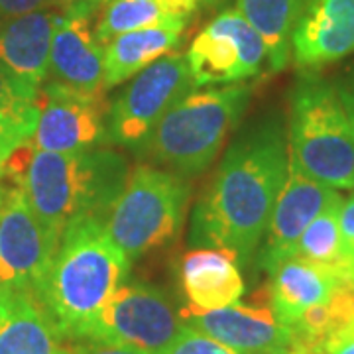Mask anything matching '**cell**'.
<instances>
[{
    "label": "cell",
    "mask_w": 354,
    "mask_h": 354,
    "mask_svg": "<svg viewBox=\"0 0 354 354\" xmlns=\"http://www.w3.org/2000/svg\"><path fill=\"white\" fill-rule=\"evenodd\" d=\"M288 171V146L276 120L236 140L193 213L191 242L252 258L264 239Z\"/></svg>",
    "instance_id": "obj_1"
},
{
    "label": "cell",
    "mask_w": 354,
    "mask_h": 354,
    "mask_svg": "<svg viewBox=\"0 0 354 354\" xmlns=\"http://www.w3.org/2000/svg\"><path fill=\"white\" fill-rule=\"evenodd\" d=\"M130 260L99 216H77L65 228L38 301L65 341H81L88 323L128 278Z\"/></svg>",
    "instance_id": "obj_2"
},
{
    "label": "cell",
    "mask_w": 354,
    "mask_h": 354,
    "mask_svg": "<svg viewBox=\"0 0 354 354\" xmlns=\"http://www.w3.org/2000/svg\"><path fill=\"white\" fill-rule=\"evenodd\" d=\"M128 177L124 160L111 150L48 152L32 156L22 177V193L41 227L59 244L77 216L104 218Z\"/></svg>",
    "instance_id": "obj_3"
},
{
    "label": "cell",
    "mask_w": 354,
    "mask_h": 354,
    "mask_svg": "<svg viewBox=\"0 0 354 354\" xmlns=\"http://www.w3.org/2000/svg\"><path fill=\"white\" fill-rule=\"evenodd\" d=\"M248 102L246 85L193 88L164 114L136 152L176 176H199L239 127Z\"/></svg>",
    "instance_id": "obj_4"
},
{
    "label": "cell",
    "mask_w": 354,
    "mask_h": 354,
    "mask_svg": "<svg viewBox=\"0 0 354 354\" xmlns=\"http://www.w3.org/2000/svg\"><path fill=\"white\" fill-rule=\"evenodd\" d=\"M288 153L319 183L354 189V130L339 88L315 77L293 88Z\"/></svg>",
    "instance_id": "obj_5"
},
{
    "label": "cell",
    "mask_w": 354,
    "mask_h": 354,
    "mask_svg": "<svg viewBox=\"0 0 354 354\" xmlns=\"http://www.w3.org/2000/svg\"><path fill=\"white\" fill-rule=\"evenodd\" d=\"M189 195L185 177L156 165H138L102 218L104 230L132 262L176 239Z\"/></svg>",
    "instance_id": "obj_6"
},
{
    "label": "cell",
    "mask_w": 354,
    "mask_h": 354,
    "mask_svg": "<svg viewBox=\"0 0 354 354\" xmlns=\"http://www.w3.org/2000/svg\"><path fill=\"white\" fill-rule=\"evenodd\" d=\"M183 325L179 311L160 288L144 281H124L88 323L81 341L162 354L176 341Z\"/></svg>",
    "instance_id": "obj_7"
},
{
    "label": "cell",
    "mask_w": 354,
    "mask_h": 354,
    "mask_svg": "<svg viewBox=\"0 0 354 354\" xmlns=\"http://www.w3.org/2000/svg\"><path fill=\"white\" fill-rule=\"evenodd\" d=\"M195 88L187 55L167 53L142 69L113 102L109 136L122 146L138 148L164 114Z\"/></svg>",
    "instance_id": "obj_8"
},
{
    "label": "cell",
    "mask_w": 354,
    "mask_h": 354,
    "mask_svg": "<svg viewBox=\"0 0 354 354\" xmlns=\"http://www.w3.org/2000/svg\"><path fill=\"white\" fill-rule=\"evenodd\" d=\"M268 59L264 39L239 10H225L191 44L187 62L195 87L232 85L258 75Z\"/></svg>",
    "instance_id": "obj_9"
},
{
    "label": "cell",
    "mask_w": 354,
    "mask_h": 354,
    "mask_svg": "<svg viewBox=\"0 0 354 354\" xmlns=\"http://www.w3.org/2000/svg\"><path fill=\"white\" fill-rule=\"evenodd\" d=\"M57 246L32 213L22 187H12L0 211V295H38Z\"/></svg>",
    "instance_id": "obj_10"
},
{
    "label": "cell",
    "mask_w": 354,
    "mask_h": 354,
    "mask_svg": "<svg viewBox=\"0 0 354 354\" xmlns=\"http://www.w3.org/2000/svg\"><path fill=\"white\" fill-rule=\"evenodd\" d=\"M104 97L46 81L38 91V122L32 142L48 152H85L104 138Z\"/></svg>",
    "instance_id": "obj_11"
},
{
    "label": "cell",
    "mask_w": 354,
    "mask_h": 354,
    "mask_svg": "<svg viewBox=\"0 0 354 354\" xmlns=\"http://www.w3.org/2000/svg\"><path fill=\"white\" fill-rule=\"evenodd\" d=\"M342 201L341 193L307 176L288 153V171L279 189L264 234L260 264L270 270L279 260L293 256L304 230L333 203Z\"/></svg>",
    "instance_id": "obj_12"
},
{
    "label": "cell",
    "mask_w": 354,
    "mask_h": 354,
    "mask_svg": "<svg viewBox=\"0 0 354 354\" xmlns=\"http://www.w3.org/2000/svg\"><path fill=\"white\" fill-rule=\"evenodd\" d=\"M93 14L97 10L85 4L62 6L51 39L48 81L104 97V48L95 38Z\"/></svg>",
    "instance_id": "obj_13"
},
{
    "label": "cell",
    "mask_w": 354,
    "mask_h": 354,
    "mask_svg": "<svg viewBox=\"0 0 354 354\" xmlns=\"http://www.w3.org/2000/svg\"><path fill=\"white\" fill-rule=\"evenodd\" d=\"M187 327L201 330L241 354H264L286 348L290 329L279 321L270 301L266 304H232L215 311L185 307L179 311Z\"/></svg>",
    "instance_id": "obj_14"
},
{
    "label": "cell",
    "mask_w": 354,
    "mask_h": 354,
    "mask_svg": "<svg viewBox=\"0 0 354 354\" xmlns=\"http://www.w3.org/2000/svg\"><path fill=\"white\" fill-rule=\"evenodd\" d=\"M293 62L317 69L354 53V0H309L291 36Z\"/></svg>",
    "instance_id": "obj_15"
},
{
    "label": "cell",
    "mask_w": 354,
    "mask_h": 354,
    "mask_svg": "<svg viewBox=\"0 0 354 354\" xmlns=\"http://www.w3.org/2000/svg\"><path fill=\"white\" fill-rule=\"evenodd\" d=\"M179 281L189 307L215 311L236 304L244 293L239 256L228 248H195L181 258Z\"/></svg>",
    "instance_id": "obj_16"
},
{
    "label": "cell",
    "mask_w": 354,
    "mask_h": 354,
    "mask_svg": "<svg viewBox=\"0 0 354 354\" xmlns=\"http://www.w3.org/2000/svg\"><path fill=\"white\" fill-rule=\"evenodd\" d=\"M57 14L46 8L0 22V64L36 88L48 81Z\"/></svg>",
    "instance_id": "obj_17"
},
{
    "label": "cell",
    "mask_w": 354,
    "mask_h": 354,
    "mask_svg": "<svg viewBox=\"0 0 354 354\" xmlns=\"http://www.w3.org/2000/svg\"><path fill=\"white\" fill-rule=\"evenodd\" d=\"M268 274L270 283L266 291L270 307L288 329L299 321L307 309L329 301L339 281L327 270L311 264L297 254L279 260L268 270Z\"/></svg>",
    "instance_id": "obj_18"
},
{
    "label": "cell",
    "mask_w": 354,
    "mask_h": 354,
    "mask_svg": "<svg viewBox=\"0 0 354 354\" xmlns=\"http://www.w3.org/2000/svg\"><path fill=\"white\" fill-rule=\"evenodd\" d=\"M0 354H69L34 293L0 295Z\"/></svg>",
    "instance_id": "obj_19"
},
{
    "label": "cell",
    "mask_w": 354,
    "mask_h": 354,
    "mask_svg": "<svg viewBox=\"0 0 354 354\" xmlns=\"http://www.w3.org/2000/svg\"><path fill=\"white\" fill-rule=\"evenodd\" d=\"M187 24H164L134 30L104 46V91L138 75L142 69L176 50Z\"/></svg>",
    "instance_id": "obj_20"
},
{
    "label": "cell",
    "mask_w": 354,
    "mask_h": 354,
    "mask_svg": "<svg viewBox=\"0 0 354 354\" xmlns=\"http://www.w3.org/2000/svg\"><path fill=\"white\" fill-rule=\"evenodd\" d=\"M309 0H236V10L264 39L268 64L281 71L290 64L291 36Z\"/></svg>",
    "instance_id": "obj_21"
},
{
    "label": "cell",
    "mask_w": 354,
    "mask_h": 354,
    "mask_svg": "<svg viewBox=\"0 0 354 354\" xmlns=\"http://www.w3.org/2000/svg\"><path fill=\"white\" fill-rule=\"evenodd\" d=\"M341 203H333L311 221V225L305 228L297 242L295 254L309 260L311 264L327 270L337 279H348L353 270V258L346 252L342 241L339 223Z\"/></svg>",
    "instance_id": "obj_22"
},
{
    "label": "cell",
    "mask_w": 354,
    "mask_h": 354,
    "mask_svg": "<svg viewBox=\"0 0 354 354\" xmlns=\"http://www.w3.org/2000/svg\"><path fill=\"white\" fill-rule=\"evenodd\" d=\"M38 91L0 64V132L24 142L38 122Z\"/></svg>",
    "instance_id": "obj_23"
},
{
    "label": "cell",
    "mask_w": 354,
    "mask_h": 354,
    "mask_svg": "<svg viewBox=\"0 0 354 354\" xmlns=\"http://www.w3.org/2000/svg\"><path fill=\"white\" fill-rule=\"evenodd\" d=\"M162 354H241L232 351L230 346L218 342L213 337L205 335L201 330L183 325L176 341L171 342Z\"/></svg>",
    "instance_id": "obj_24"
},
{
    "label": "cell",
    "mask_w": 354,
    "mask_h": 354,
    "mask_svg": "<svg viewBox=\"0 0 354 354\" xmlns=\"http://www.w3.org/2000/svg\"><path fill=\"white\" fill-rule=\"evenodd\" d=\"M55 6H59L57 0H0V22Z\"/></svg>",
    "instance_id": "obj_25"
},
{
    "label": "cell",
    "mask_w": 354,
    "mask_h": 354,
    "mask_svg": "<svg viewBox=\"0 0 354 354\" xmlns=\"http://www.w3.org/2000/svg\"><path fill=\"white\" fill-rule=\"evenodd\" d=\"M339 223H341L344 248L354 260V193L346 199H342L341 209H339Z\"/></svg>",
    "instance_id": "obj_26"
},
{
    "label": "cell",
    "mask_w": 354,
    "mask_h": 354,
    "mask_svg": "<svg viewBox=\"0 0 354 354\" xmlns=\"http://www.w3.org/2000/svg\"><path fill=\"white\" fill-rule=\"evenodd\" d=\"M69 354H148L128 348V346H118V344H106V342L95 341H79L73 346H69Z\"/></svg>",
    "instance_id": "obj_27"
},
{
    "label": "cell",
    "mask_w": 354,
    "mask_h": 354,
    "mask_svg": "<svg viewBox=\"0 0 354 354\" xmlns=\"http://www.w3.org/2000/svg\"><path fill=\"white\" fill-rule=\"evenodd\" d=\"M325 354H354V327L333 337L325 346Z\"/></svg>",
    "instance_id": "obj_28"
},
{
    "label": "cell",
    "mask_w": 354,
    "mask_h": 354,
    "mask_svg": "<svg viewBox=\"0 0 354 354\" xmlns=\"http://www.w3.org/2000/svg\"><path fill=\"white\" fill-rule=\"evenodd\" d=\"M337 88H339V93H341L342 104H344V109H346L348 120H351V124H353L354 130V75L348 77L341 87Z\"/></svg>",
    "instance_id": "obj_29"
},
{
    "label": "cell",
    "mask_w": 354,
    "mask_h": 354,
    "mask_svg": "<svg viewBox=\"0 0 354 354\" xmlns=\"http://www.w3.org/2000/svg\"><path fill=\"white\" fill-rule=\"evenodd\" d=\"M18 144H22V142H18V140L10 138L8 134H2V132H0V156H2L4 160H6V156L12 152Z\"/></svg>",
    "instance_id": "obj_30"
},
{
    "label": "cell",
    "mask_w": 354,
    "mask_h": 354,
    "mask_svg": "<svg viewBox=\"0 0 354 354\" xmlns=\"http://www.w3.org/2000/svg\"><path fill=\"white\" fill-rule=\"evenodd\" d=\"M102 0H57L59 6H69V4H85V6H91L95 10H99Z\"/></svg>",
    "instance_id": "obj_31"
},
{
    "label": "cell",
    "mask_w": 354,
    "mask_h": 354,
    "mask_svg": "<svg viewBox=\"0 0 354 354\" xmlns=\"http://www.w3.org/2000/svg\"><path fill=\"white\" fill-rule=\"evenodd\" d=\"M12 187H18V185L8 183L6 179H0V211H2V205L6 201V197H8V191L12 189Z\"/></svg>",
    "instance_id": "obj_32"
},
{
    "label": "cell",
    "mask_w": 354,
    "mask_h": 354,
    "mask_svg": "<svg viewBox=\"0 0 354 354\" xmlns=\"http://www.w3.org/2000/svg\"><path fill=\"white\" fill-rule=\"evenodd\" d=\"M264 354H291L288 348H276V351H270V353H264Z\"/></svg>",
    "instance_id": "obj_33"
},
{
    "label": "cell",
    "mask_w": 354,
    "mask_h": 354,
    "mask_svg": "<svg viewBox=\"0 0 354 354\" xmlns=\"http://www.w3.org/2000/svg\"><path fill=\"white\" fill-rule=\"evenodd\" d=\"M348 281L354 286V260H353V270H351V278H348Z\"/></svg>",
    "instance_id": "obj_34"
},
{
    "label": "cell",
    "mask_w": 354,
    "mask_h": 354,
    "mask_svg": "<svg viewBox=\"0 0 354 354\" xmlns=\"http://www.w3.org/2000/svg\"><path fill=\"white\" fill-rule=\"evenodd\" d=\"M2 164H4V158L0 156V179H4V177H2Z\"/></svg>",
    "instance_id": "obj_35"
}]
</instances>
